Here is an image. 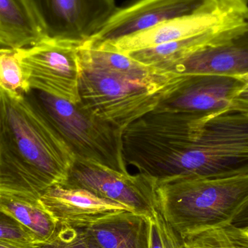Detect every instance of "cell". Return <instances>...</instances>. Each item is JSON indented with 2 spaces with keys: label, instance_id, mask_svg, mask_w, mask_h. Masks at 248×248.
<instances>
[{
  "label": "cell",
  "instance_id": "1",
  "mask_svg": "<svg viewBox=\"0 0 248 248\" xmlns=\"http://www.w3.org/2000/svg\"><path fill=\"white\" fill-rule=\"evenodd\" d=\"M78 59L80 104L123 131L154 110L185 77L147 66L106 44H84Z\"/></svg>",
  "mask_w": 248,
  "mask_h": 248
},
{
  "label": "cell",
  "instance_id": "2",
  "mask_svg": "<svg viewBox=\"0 0 248 248\" xmlns=\"http://www.w3.org/2000/svg\"><path fill=\"white\" fill-rule=\"evenodd\" d=\"M71 149L26 97L0 92V192L34 201L66 181Z\"/></svg>",
  "mask_w": 248,
  "mask_h": 248
},
{
  "label": "cell",
  "instance_id": "3",
  "mask_svg": "<svg viewBox=\"0 0 248 248\" xmlns=\"http://www.w3.org/2000/svg\"><path fill=\"white\" fill-rule=\"evenodd\" d=\"M159 210L182 237L233 224L248 211V175L178 176L157 182Z\"/></svg>",
  "mask_w": 248,
  "mask_h": 248
},
{
  "label": "cell",
  "instance_id": "4",
  "mask_svg": "<svg viewBox=\"0 0 248 248\" xmlns=\"http://www.w3.org/2000/svg\"><path fill=\"white\" fill-rule=\"evenodd\" d=\"M26 98L61 135L77 158L128 173L123 151L124 131L75 105L38 90Z\"/></svg>",
  "mask_w": 248,
  "mask_h": 248
},
{
  "label": "cell",
  "instance_id": "5",
  "mask_svg": "<svg viewBox=\"0 0 248 248\" xmlns=\"http://www.w3.org/2000/svg\"><path fill=\"white\" fill-rule=\"evenodd\" d=\"M61 185L86 189L149 218L159 208L156 194L157 181L141 173H122L76 157L66 181Z\"/></svg>",
  "mask_w": 248,
  "mask_h": 248
},
{
  "label": "cell",
  "instance_id": "6",
  "mask_svg": "<svg viewBox=\"0 0 248 248\" xmlns=\"http://www.w3.org/2000/svg\"><path fill=\"white\" fill-rule=\"evenodd\" d=\"M79 47L45 39L33 46L17 49L31 90L73 104L79 103Z\"/></svg>",
  "mask_w": 248,
  "mask_h": 248
},
{
  "label": "cell",
  "instance_id": "7",
  "mask_svg": "<svg viewBox=\"0 0 248 248\" xmlns=\"http://www.w3.org/2000/svg\"><path fill=\"white\" fill-rule=\"evenodd\" d=\"M44 37L82 46L117 10L115 0H27Z\"/></svg>",
  "mask_w": 248,
  "mask_h": 248
},
{
  "label": "cell",
  "instance_id": "8",
  "mask_svg": "<svg viewBox=\"0 0 248 248\" xmlns=\"http://www.w3.org/2000/svg\"><path fill=\"white\" fill-rule=\"evenodd\" d=\"M169 72L228 77L248 73V7Z\"/></svg>",
  "mask_w": 248,
  "mask_h": 248
},
{
  "label": "cell",
  "instance_id": "9",
  "mask_svg": "<svg viewBox=\"0 0 248 248\" xmlns=\"http://www.w3.org/2000/svg\"><path fill=\"white\" fill-rule=\"evenodd\" d=\"M237 1L242 0H137L130 5L118 8L101 30L87 43H113L164 22L218 11Z\"/></svg>",
  "mask_w": 248,
  "mask_h": 248
},
{
  "label": "cell",
  "instance_id": "10",
  "mask_svg": "<svg viewBox=\"0 0 248 248\" xmlns=\"http://www.w3.org/2000/svg\"><path fill=\"white\" fill-rule=\"evenodd\" d=\"M247 7L248 4L244 1H235L222 10L173 19L106 45L125 54L155 47L203 33L222 24Z\"/></svg>",
  "mask_w": 248,
  "mask_h": 248
},
{
  "label": "cell",
  "instance_id": "11",
  "mask_svg": "<svg viewBox=\"0 0 248 248\" xmlns=\"http://www.w3.org/2000/svg\"><path fill=\"white\" fill-rule=\"evenodd\" d=\"M40 202L61 225L82 230L105 217L128 211L122 204L86 189L62 185H54L45 191Z\"/></svg>",
  "mask_w": 248,
  "mask_h": 248
},
{
  "label": "cell",
  "instance_id": "12",
  "mask_svg": "<svg viewBox=\"0 0 248 248\" xmlns=\"http://www.w3.org/2000/svg\"><path fill=\"white\" fill-rule=\"evenodd\" d=\"M245 85L234 77L185 76L179 87L157 106L176 111H215L228 106Z\"/></svg>",
  "mask_w": 248,
  "mask_h": 248
},
{
  "label": "cell",
  "instance_id": "13",
  "mask_svg": "<svg viewBox=\"0 0 248 248\" xmlns=\"http://www.w3.org/2000/svg\"><path fill=\"white\" fill-rule=\"evenodd\" d=\"M84 231L95 248H149L150 220L124 211L99 220Z\"/></svg>",
  "mask_w": 248,
  "mask_h": 248
},
{
  "label": "cell",
  "instance_id": "14",
  "mask_svg": "<svg viewBox=\"0 0 248 248\" xmlns=\"http://www.w3.org/2000/svg\"><path fill=\"white\" fill-rule=\"evenodd\" d=\"M27 0H0V46L18 49L44 40Z\"/></svg>",
  "mask_w": 248,
  "mask_h": 248
},
{
  "label": "cell",
  "instance_id": "15",
  "mask_svg": "<svg viewBox=\"0 0 248 248\" xmlns=\"http://www.w3.org/2000/svg\"><path fill=\"white\" fill-rule=\"evenodd\" d=\"M0 209L26 228L38 244L50 240L59 229V223L40 201L0 192Z\"/></svg>",
  "mask_w": 248,
  "mask_h": 248
},
{
  "label": "cell",
  "instance_id": "16",
  "mask_svg": "<svg viewBox=\"0 0 248 248\" xmlns=\"http://www.w3.org/2000/svg\"><path fill=\"white\" fill-rule=\"evenodd\" d=\"M238 13L222 24L216 26L203 33L164 45H158L155 47L129 52L127 55L147 66L169 72L175 65L180 62L185 57L208 42L217 31L234 18Z\"/></svg>",
  "mask_w": 248,
  "mask_h": 248
},
{
  "label": "cell",
  "instance_id": "17",
  "mask_svg": "<svg viewBox=\"0 0 248 248\" xmlns=\"http://www.w3.org/2000/svg\"><path fill=\"white\" fill-rule=\"evenodd\" d=\"M185 248H248V234L234 224L213 227L182 237Z\"/></svg>",
  "mask_w": 248,
  "mask_h": 248
},
{
  "label": "cell",
  "instance_id": "18",
  "mask_svg": "<svg viewBox=\"0 0 248 248\" xmlns=\"http://www.w3.org/2000/svg\"><path fill=\"white\" fill-rule=\"evenodd\" d=\"M30 90L17 49L0 46V92L13 98L22 99Z\"/></svg>",
  "mask_w": 248,
  "mask_h": 248
},
{
  "label": "cell",
  "instance_id": "19",
  "mask_svg": "<svg viewBox=\"0 0 248 248\" xmlns=\"http://www.w3.org/2000/svg\"><path fill=\"white\" fill-rule=\"evenodd\" d=\"M150 220L149 248H185L182 237L166 221L159 208Z\"/></svg>",
  "mask_w": 248,
  "mask_h": 248
},
{
  "label": "cell",
  "instance_id": "20",
  "mask_svg": "<svg viewBox=\"0 0 248 248\" xmlns=\"http://www.w3.org/2000/svg\"><path fill=\"white\" fill-rule=\"evenodd\" d=\"M39 246L40 248H95L87 238L84 230L61 224L55 235Z\"/></svg>",
  "mask_w": 248,
  "mask_h": 248
},
{
  "label": "cell",
  "instance_id": "21",
  "mask_svg": "<svg viewBox=\"0 0 248 248\" xmlns=\"http://www.w3.org/2000/svg\"><path fill=\"white\" fill-rule=\"evenodd\" d=\"M0 241L16 244L36 245L31 233L16 219L0 209Z\"/></svg>",
  "mask_w": 248,
  "mask_h": 248
},
{
  "label": "cell",
  "instance_id": "22",
  "mask_svg": "<svg viewBox=\"0 0 248 248\" xmlns=\"http://www.w3.org/2000/svg\"><path fill=\"white\" fill-rule=\"evenodd\" d=\"M0 248H40L39 244L33 246H25V245L16 244L9 242L0 241Z\"/></svg>",
  "mask_w": 248,
  "mask_h": 248
},
{
  "label": "cell",
  "instance_id": "23",
  "mask_svg": "<svg viewBox=\"0 0 248 248\" xmlns=\"http://www.w3.org/2000/svg\"><path fill=\"white\" fill-rule=\"evenodd\" d=\"M234 99L248 102V86H245L235 96Z\"/></svg>",
  "mask_w": 248,
  "mask_h": 248
},
{
  "label": "cell",
  "instance_id": "24",
  "mask_svg": "<svg viewBox=\"0 0 248 248\" xmlns=\"http://www.w3.org/2000/svg\"><path fill=\"white\" fill-rule=\"evenodd\" d=\"M234 77L238 78L240 81L243 83L245 86H248V73L240 75L234 76Z\"/></svg>",
  "mask_w": 248,
  "mask_h": 248
},
{
  "label": "cell",
  "instance_id": "25",
  "mask_svg": "<svg viewBox=\"0 0 248 248\" xmlns=\"http://www.w3.org/2000/svg\"><path fill=\"white\" fill-rule=\"evenodd\" d=\"M245 230H246V232L248 234V227H246V228H245Z\"/></svg>",
  "mask_w": 248,
  "mask_h": 248
},
{
  "label": "cell",
  "instance_id": "26",
  "mask_svg": "<svg viewBox=\"0 0 248 248\" xmlns=\"http://www.w3.org/2000/svg\"><path fill=\"white\" fill-rule=\"evenodd\" d=\"M242 1H245V2L248 3V0H242Z\"/></svg>",
  "mask_w": 248,
  "mask_h": 248
}]
</instances>
